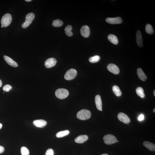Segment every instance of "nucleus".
Wrapping results in <instances>:
<instances>
[{
  "label": "nucleus",
  "instance_id": "1",
  "mask_svg": "<svg viewBox=\"0 0 155 155\" xmlns=\"http://www.w3.org/2000/svg\"><path fill=\"white\" fill-rule=\"evenodd\" d=\"M91 116V112L88 110L83 109L78 112L77 117L81 120H86L89 119Z\"/></svg>",
  "mask_w": 155,
  "mask_h": 155
},
{
  "label": "nucleus",
  "instance_id": "2",
  "mask_svg": "<svg viewBox=\"0 0 155 155\" xmlns=\"http://www.w3.org/2000/svg\"><path fill=\"white\" fill-rule=\"evenodd\" d=\"M35 17V15L34 13H31L27 14L25 17V20L24 23L22 26L23 29H26L32 23L34 20Z\"/></svg>",
  "mask_w": 155,
  "mask_h": 155
},
{
  "label": "nucleus",
  "instance_id": "3",
  "mask_svg": "<svg viewBox=\"0 0 155 155\" xmlns=\"http://www.w3.org/2000/svg\"><path fill=\"white\" fill-rule=\"evenodd\" d=\"M12 21L11 15L9 13L6 14L2 18L1 21V24L2 26L6 27L10 25Z\"/></svg>",
  "mask_w": 155,
  "mask_h": 155
},
{
  "label": "nucleus",
  "instance_id": "4",
  "mask_svg": "<svg viewBox=\"0 0 155 155\" xmlns=\"http://www.w3.org/2000/svg\"><path fill=\"white\" fill-rule=\"evenodd\" d=\"M69 95L68 90L64 89H59L55 92L56 96L60 99H63L67 97Z\"/></svg>",
  "mask_w": 155,
  "mask_h": 155
},
{
  "label": "nucleus",
  "instance_id": "5",
  "mask_svg": "<svg viewBox=\"0 0 155 155\" xmlns=\"http://www.w3.org/2000/svg\"><path fill=\"white\" fill-rule=\"evenodd\" d=\"M105 144L111 145L117 142V139L114 135L111 134L105 135L103 138Z\"/></svg>",
  "mask_w": 155,
  "mask_h": 155
},
{
  "label": "nucleus",
  "instance_id": "6",
  "mask_svg": "<svg viewBox=\"0 0 155 155\" xmlns=\"http://www.w3.org/2000/svg\"><path fill=\"white\" fill-rule=\"evenodd\" d=\"M77 74V72L74 69H71L66 72L64 78L67 80H71L75 78Z\"/></svg>",
  "mask_w": 155,
  "mask_h": 155
},
{
  "label": "nucleus",
  "instance_id": "7",
  "mask_svg": "<svg viewBox=\"0 0 155 155\" xmlns=\"http://www.w3.org/2000/svg\"><path fill=\"white\" fill-rule=\"evenodd\" d=\"M106 22L111 24H119L122 23V20L120 17L108 18L106 20Z\"/></svg>",
  "mask_w": 155,
  "mask_h": 155
},
{
  "label": "nucleus",
  "instance_id": "8",
  "mask_svg": "<svg viewBox=\"0 0 155 155\" xmlns=\"http://www.w3.org/2000/svg\"><path fill=\"white\" fill-rule=\"evenodd\" d=\"M119 120L123 123L127 124L130 122V119L127 115L123 113H119L117 115Z\"/></svg>",
  "mask_w": 155,
  "mask_h": 155
},
{
  "label": "nucleus",
  "instance_id": "9",
  "mask_svg": "<svg viewBox=\"0 0 155 155\" xmlns=\"http://www.w3.org/2000/svg\"><path fill=\"white\" fill-rule=\"evenodd\" d=\"M57 62V60L55 58H49L45 61V65L47 68H51L56 65Z\"/></svg>",
  "mask_w": 155,
  "mask_h": 155
},
{
  "label": "nucleus",
  "instance_id": "10",
  "mask_svg": "<svg viewBox=\"0 0 155 155\" xmlns=\"http://www.w3.org/2000/svg\"><path fill=\"white\" fill-rule=\"evenodd\" d=\"M107 69L111 73L115 74H118L119 69L118 67L113 64H110L107 66Z\"/></svg>",
  "mask_w": 155,
  "mask_h": 155
},
{
  "label": "nucleus",
  "instance_id": "11",
  "mask_svg": "<svg viewBox=\"0 0 155 155\" xmlns=\"http://www.w3.org/2000/svg\"><path fill=\"white\" fill-rule=\"evenodd\" d=\"M80 33L84 38H87L89 36L90 30L89 27L87 25H84L80 29Z\"/></svg>",
  "mask_w": 155,
  "mask_h": 155
},
{
  "label": "nucleus",
  "instance_id": "12",
  "mask_svg": "<svg viewBox=\"0 0 155 155\" xmlns=\"http://www.w3.org/2000/svg\"><path fill=\"white\" fill-rule=\"evenodd\" d=\"M4 58L5 61L9 65L14 67H17L18 66V64L17 63L9 56H4Z\"/></svg>",
  "mask_w": 155,
  "mask_h": 155
},
{
  "label": "nucleus",
  "instance_id": "13",
  "mask_svg": "<svg viewBox=\"0 0 155 155\" xmlns=\"http://www.w3.org/2000/svg\"><path fill=\"white\" fill-rule=\"evenodd\" d=\"M33 123L35 126L37 127L42 128L46 126L47 122L46 121L43 119H38L33 121Z\"/></svg>",
  "mask_w": 155,
  "mask_h": 155
},
{
  "label": "nucleus",
  "instance_id": "14",
  "mask_svg": "<svg viewBox=\"0 0 155 155\" xmlns=\"http://www.w3.org/2000/svg\"><path fill=\"white\" fill-rule=\"evenodd\" d=\"M136 41L137 45L140 48L143 46V41L142 34L141 31H137L136 35Z\"/></svg>",
  "mask_w": 155,
  "mask_h": 155
},
{
  "label": "nucleus",
  "instance_id": "15",
  "mask_svg": "<svg viewBox=\"0 0 155 155\" xmlns=\"http://www.w3.org/2000/svg\"><path fill=\"white\" fill-rule=\"evenodd\" d=\"M88 137L87 135H81L78 136L75 139V142L78 143H82L87 141Z\"/></svg>",
  "mask_w": 155,
  "mask_h": 155
},
{
  "label": "nucleus",
  "instance_id": "16",
  "mask_svg": "<svg viewBox=\"0 0 155 155\" xmlns=\"http://www.w3.org/2000/svg\"><path fill=\"white\" fill-rule=\"evenodd\" d=\"M95 103L97 109L102 111V103L101 98L99 95H97L95 97Z\"/></svg>",
  "mask_w": 155,
  "mask_h": 155
},
{
  "label": "nucleus",
  "instance_id": "17",
  "mask_svg": "<svg viewBox=\"0 0 155 155\" xmlns=\"http://www.w3.org/2000/svg\"><path fill=\"white\" fill-rule=\"evenodd\" d=\"M143 144L146 148L150 151H153L155 150V145L148 141H145Z\"/></svg>",
  "mask_w": 155,
  "mask_h": 155
},
{
  "label": "nucleus",
  "instance_id": "18",
  "mask_svg": "<svg viewBox=\"0 0 155 155\" xmlns=\"http://www.w3.org/2000/svg\"><path fill=\"white\" fill-rule=\"evenodd\" d=\"M137 74L140 80L143 81H145L147 79V76L141 68H139L137 70Z\"/></svg>",
  "mask_w": 155,
  "mask_h": 155
},
{
  "label": "nucleus",
  "instance_id": "19",
  "mask_svg": "<svg viewBox=\"0 0 155 155\" xmlns=\"http://www.w3.org/2000/svg\"><path fill=\"white\" fill-rule=\"evenodd\" d=\"M109 41L115 45H117L118 43V40L117 37L113 34H110L108 36Z\"/></svg>",
  "mask_w": 155,
  "mask_h": 155
},
{
  "label": "nucleus",
  "instance_id": "20",
  "mask_svg": "<svg viewBox=\"0 0 155 155\" xmlns=\"http://www.w3.org/2000/svg\"><path fill=\"white\" fill-rule=\"evenodd\" d=\"M72 25H69L66 26L64 30L65 31L66 35L68 37H71L73 35L72 32Z\"/></svg>",
  "mask_w": 155,
  "mask_h": 155
},
{
  "label": "nucleus",
  "instance_id": "21",
  "mask_svg": "<svg viewBox=\"0 0 155 155\" xmlns=\"http://www.w3.org/2000/svg\"><path fill=\"white\" fill-rule=\"evenodd\" d=\"M113 93L117 97L120 96L122 93L118 86L116 85L114 86L112 88Z\"/></svg>",
  "mask_w": 155,
  "mask_h": 155
},
{
  "label": "nucleus",
  "instance_id": "22",
  "mask_svg": "<svg viewBox=\"0 0 155 155\" xmlns=\"http://www.w3.org/2000/svg\"><path fill=\"white\" fill-rule=\"evenodd\" d=\"M69 131L68 130L60 131L57 133L56 136L58 138H62V137L67 136L69 134Z\"/></svg>",
  "mask_w": 155,
  "mask_h": 155
},
{
  "label": "nucleus",
  "instance_id": "23",
  "mask_svg": "<svg viewBox=\"0 0 155 155\" xmlns=\"http://www.w3.org/2000/svg\"><path fill=\"white\" fill-rule=\"evenodd\" d=\"M136 92L137 95L142 98H144L145 97L144 93V91L143 88L140 87H139L136 89Z\"/></svg>",
  "mask_w": 155,
  "mask_h": 155
},
{
  "label": "nucleus",
  "instance_id": "24",
  "mask_svg": "<svg viewBox=\"0 0 155 155\" xmlns=\"http://www.w3.org/2000/svg\"><path fill=\"white\" fill-rule=\"evenodd\" d=\"M63 24V21L59 19L54 21L52 23L53 26L56 27H61Z\"/></svg>",
  "mask_w": 155,
  "mask_h": 155
},
{
  "label": "nucleus",
  "instance_id": "25",
  "mask_svg": "<svg viewBox=\"0 0 155 155\" xmlns=\"http://www.w3.org/2000/svg\"><path fill=\"white\" fill-rule=\"evenodd\" d=\"M145 30L146 33L149 34H152L154 33L152 27L150 24H148L146 25Z\"/></svg>",
  "mask_w": 155,
  "mask_h": 155
},
{
  "label": "nucleus",
  "instance_id": "26",
  "mask_svg": "<svg viewBox=\"0 0 155 155\" xmlns=\"http://www.w3.org/2000/svg\"><path fill=\"white\" fill-rule=\"evenodd\" d=\"M100 57L98 55H96L93 57H91L89 58V61L92 63H95L98 62L100 59Z\"/></svg>",
  "mask_w": 155,
  "mask_h": 155
},
{
  "label": "nucleus",
  "instance_id": "27",
  "mask_svg": "<svg viewBox=\"0 0 155 155\" xmlns=\"http://www.w3.org/2000/svg\"><path fill=\"white\" fill-rule=\"evenodd\" d=\"M21 151L22 155H29V150L25 146L22 147L21 148Z\"/></svg>",
  "mask_w": 155,
  "mask_h": 155
},
{
  "label": "nucleus",
  "instance_id": "28",
  "mask_svg": "<svg viewBox=\"0 0 155 155\" xmlns=\"http://www.w3.org/2000/svg\"><path fill=\"white\" fill-rule=\"evenodd\" d=\"M12 87L11 86L9 85H5L3 87V90L5 92H9L12 89Z\"/></svg>",
  "mask_w": 155,
  "mask_h": 155
},
{
  "label": "nucleus",
  "instance_id": "29",
  "mask_svg": "<svg viewBox=\"0 0 155 155\" xmlns=\"http://www.w3.org/2000/svg\"><path fill=\"white\" fill-rule=\"evenodd\" d=\"M54 152L52 149H48L46 151L45 155H54Z\"/></svg>",
  "mask_w": 155,
  "mask_h": 155
},
{
  "label": "nucleus",
  "instance_id": "30",
  "mask_svg": "<svg viewBox=\"0 0 155 155\" xmlns=\"http://www.w3.org/2000/svg\"><path fill=\"white\" fill-rule=\"evenodd\" d=\"M144 116L143 115L141 114L138 118V119L139 121H142L144 120Z\"/></svg>",
  "mask_w": 155,
  "mask_h": 155
},
{
  "label": "nucleus",
  "instance_id": "31",
  "mask_svg": "<svg viewBox=\"0 0 155 155\" xmlns=\"http://www.w3.org/2000/svg\"><path fill=\"white\" fill-rule=\"evenodd\" d=\"M5 150V149L4 147L0 146V154L4 152Z\"/></svg>",
  "mask_w": 155,
  "mask_h": 155
},
{
  "label": "nucleus",
  "instance_id": "32",
  "mask_svg": "<svg viewBox=\"0 0 155 155\" xmlns=\"http://www.w3.org/2000/svg\"><path fill=\"white\" fill-rule=\"evenodd\" d=\"M2 80H0V87H2Z\"/></svg>",
  "mask_w": 155,
  "mask_h": 155
},
{
  "label": "nucleus",
  "instance_id": "33",
  "mask_svg": "<svg viewBox=\"0 0 155 155\" xmlns=\"http://www.w3.org/2000/svg\"><path fill=\"white\" fill-rule=\"evenodd\" d=\"M3 127V125L1 123H0V129H1Z\"/></svg>",
  "mask_w": 155,
  "mask_h": 155
},
{
  "label": "nucleus",
  "instance_id": "34",
  "mask_svg": "<svg viewBox=\"0 0 155 155\" xmlns=\"http://www.w3.org/2000/svg\"><path fill=\"white\" fill-rule=\"evenodd\" d=\"M32 1V0H25V1L27 2H30Z\"/></svg>",
  "mask_w": 155,
  "mask_h": 155
},
{
  "label": "nucleus",
  "instance_id": "35",
  "mask_svg": "<svg viewBox=\"0 0 155 155\" xmlns=\"http://www.w3.org/2000/svg\"><path fill=\"white\" fill-rule=\"evenodd\" d=\"M153 94H154V96L155 97V90L154 91Z\"/></svg>",
  "mask_w": 155,
  "mask_h": 155
},
{
  "label": "nucleus",
  "instance_id": "36",
  "mask_svg": "<svg viewBox=\"0 0 155 155\" xmlns=\"http://www.w3.org/2000/svg\"><path fill=\"white\" fill-rule=\"evenodd\" d=\"M101 155H109L108 154H107L105 153V154H101Z\"/></svg>",
  "mask_w": 155,
  "mask_h": 155
},
{
  "label": "nucleus",
  "instance_id": "37",
  "mask_svg": "<svg viewBox=\"0 0 155 155\" xmlns=\"http://www.w3.org/2000/svg\"><path fill=\"white\" fill-rule=\"evenodd\" d=\"M153 112L155 113V109L154 108L153 109Z\"/></svg>",
  "mask_w": 155,
  "mask_h": 155
},
{
  "label": "nucleus",
  "instance_id": "38",
  "mask_svg": "<svg viewBox=\"0 0 155 155\" xmlns=\"http://www.w3.org/2000/svg\"><path fill=\"white\" fill-rule=\"evenodd\" d=\"M1 27H2V28H3V27H3V26H2V25Z\"/></svg>",
  "mask_w": 155,
  "mask_h": 155
},
{
  "label": "nucleus",
  "instance_id": "39",
  "mask_svg": "<svg viewBox=\"0 0 155 155\" xmlns=\"http://www.w3.org/2000/svg\"><path fill=\"white\" fill-rule=\"evenodd\" d=\"M117 142H119V141L117 140Z\"/></svg>",
  "mask_w": 155,
  "mask_h": 155
}]
</instances>
